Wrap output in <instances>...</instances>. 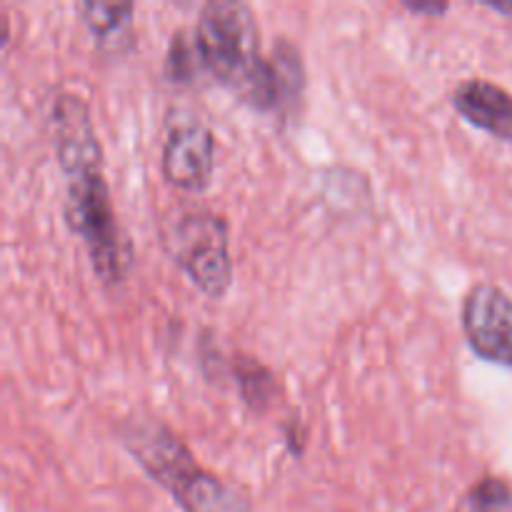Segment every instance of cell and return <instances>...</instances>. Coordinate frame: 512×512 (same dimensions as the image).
<instances>
[{
	"mask_svg": "<svg viewBox=\"0 0 512 512\" xmlns=\"http://www.w3.org/2000/svg\"><path fill=\"white\" fill-rule=\"evenodd\" d=\"M453 105L470 125L512 143V95L490 80H465L453 93Z\"/></svg>",
	"mask_w": 512,
	"mask_h": 512,
	"instance_id": "7",
	"label": "cell"
},
{
	"mask_svg": "<svg viewBox=\"0 0 512 512\" xmlns=\"http://www.w3.org/2000/svg\"><path fill=\"white\" fill-rule=\"evenodd\" d=\"M468 503L473 512H512V488L503 478L488 475L473 485Z\"/></svg>",
	"mask_w": 512,
	"mask_h": 512,
	"instance_id": "11",
	"label": "cell"
},
{
	"mask_svg": "<svg viewBox=\"0 0 512 512\" xmlns=\"http://www.w3.org/2000/svg\"><path fill=\"white\" fill-rule=\"evenodd\" d=\"M403 8L408 13L415 15H430V18H440L450 10V5L445 0H405Z\"/></svg>",
	"mask_w": 512,
	"mask_h": 512,
	"instance_id": "12",
	"label": "cell"
},
{
	"mask_svg": "<svg viewBox=\"0 0 512 512\" xmlns=\"http://www.w3.org/2000/svg\"><path fill=\"white\" fill-rule=\"evenodd\" d=\"M483 5L488 10H495V13L508 15V18H512V0H498V3H490V0H485Z\"/></svg>",
	"mask_w": 512,
	"mask_h": 512,
	"instance_id": "13",
	"label": "cell"
},
{
	"mask_svg": "<svg viewBox=\"0 0 512 512\" xmlns=\"http://www.w3.org/2000/svg\"><path fill=\"white\" fill-rule=\"evenodd\" d=\"M463 333L483 360L512 368V298L493 283H478L463 300Z\"/></svg>",
	"mask_w": 512,
	"mask_h": 512,
	"instance_id": "5",
	"label": "cell"
},
{
	"mask_svg": "<svg viewBox=\"0 0 512 512\" xmlns=\"http://www.w3.org/2000/svg\"><path fill=\"white\" fill-rule=\"evenodd\" d=\"M50 138L65 175V220L83 240L95 275L120 285L133 268V240L113 208L103 173V148L80 95L65 93L50 108Z\"/></svg>",
	"mask_w": 512,
	"mask_h": 512,
	"instance_id": "1",
	"label": "cell"
},
{
	"mask_svg": "<svg viewBox=\"0 0 512 512\" xmlns=\"http://www.w3.org/2000/svg\"><path fill=\"white\" fill-rule=\"evenodd\" d=\"M195 48L205 75L260 113L283 115L278 75L260 53V30L253 8L240 0H210L195 23Z\"/></svg>",
	"mask_w": 512,
	"mask_h": 512,
	"instance_id": "2",
	"label": "cell"
},
{
	"mask_svg": "<svg viewBox=\"0 0 512 512\" xmlns=\"http://www.w3.org/2000/svg\"><path fill=\"white\" fill-rule=\"evenodd\" d=\"M165 75H168L173 83L180 85H190L198 80V75H205L193 35H188L185 30H178V33L173 35V40H170L168 60H165Z\"/></svg>",
	"mask_w": 512,
	"mask_h": 512,
	"instance_id": "10",
	"label": "cell"
},
{
	"mask_svg": "<svg viewBox=\"0 0 512 512\" xmlns=\"http://www.w3.org/2000/svg\"><path fill=\"white\" fill-rule=\"evenodd\" d=\"M78 13L103 55L118 58L135 48V3L85 0L78 5Z\"/></svg>",
	"mask_w": 512,
	"mask_h": 512,
	"instance_id": "8",
	"label": "cell"
},
{
	"mask_svg": "<svg viewBox=\"0 0 512 512\" xmlns=\"http://www.w3.org/2000/svg\"><path fill=\"white\" fill-rule=\"evenodd\" d=\"M118 435L135 463L168 490L185 512H255L245 490L200 468L188 445L165 420L133 413L120 423Z\"/></svg>",
	"mask_w": 512,
	"mask_h": 512,
	"instance_id": "3",
	"label": "cell"
},
{
	"mask_svg": "<svg viewBox=\"0 0 512 512\" xmlns=\"http://www.w3.org/2000/svg\"><path fill=\"white\" fill-rule=\"evenodd\" d=\"M165 248L195 288L220 300L233 285L228 225L210 210H183L165 225Z\"/></svg>",
	"mask_w": 512,
	"mask_h": 512,
	"instance_id": "4",
	"label": "cell"
},
{
	"mask_svg": "<svg viewBox=\"0 0 512 512\" xmlns=\"http://www.w3.org/2000/svg\"><path fill=\"white\" fill-rule=\"evenodd\" d=\"M230 370H233V378L238 383L240 398H243V403L253 413H268V410H273L278 405V378L260 360L250 358V355H235V360L230 363Z\"/></svg>",
	"mask_w": 512,
	"mask_h": 512,
	"instance_id": "9",
	"label": "cell"
},
{
	"mask_svg": "<svg viewBox=\"0 0 512 512\" xmlns=\"http://www.w3.org/2000/svg\"><path fill=\"white\" fill-rule=\"evenodd\" d=\"M163 178L185 193H203L213 180L215 135L200 120H185L170 128L160 155Z\"/></svg>",
	"mask_w": 512,
	"mask_h": 512,
	"instance_id": "6",
	"label": "cell"
}]
</instances>
